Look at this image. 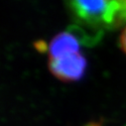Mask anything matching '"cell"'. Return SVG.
Listing matches in <instances>:
<instances>
[{
    "mask_svg": "<svg viewBox=\"0 0 126 126\" xmlns=\"http://www.w3.org/2000/svg\"><path fill=\"white\" fill-rule=\"evenodd\" d=\"M66 4L79 26L98 37L126 25V0H66Z\"/></svg>",
    "mask_w": 126,
    "mask_h": 126,
    "instance_id": "obj_1",
    "label": "cell"
},
{
    "mask_svg": "<svg viewBox=\"0 0 126 126\" xmlns=\"http://www.w3.org/2000/svg\"><path fill=\"white\" fill-rule=\"evenodd\" d=\"M98 36L88 33L79 26H72L68 30L57 34L48 45L50 59H57L72 54L81 53L83 44L95 42Z\"/></svg>",
    "mask_w": 126,
    "mask_h": 126,
    "instance_id": "obj_2",
    "label": "cell"
},
{
    "mask_svg": "<svg viewBox=\"0 0 126 126\" xmlns=\"http://www.w3.org/2000/svg\"><path fill=\"white\" fill-rule=\"evenodd\" d=\"M50 72L60 80L73 82L80 80L87 70V60L82 53L50 59Z\"/></svg>",
    "mask_w": 126,
    "mask_h": 126,
    "instance_id": "obj_3",
    "label": "cell"
},
{
    "mask_svg": "<svg viewBox=\"0 0 126 126\" xmlns=\"http://www.w3.org/2000/svg\"><path fill=\"white\" fill-rule=\"evenodd\" d=\"M119 46L121 51L126 55V26L121 32V35L119 38Z\"/></svg>",
    "mask_w": 126,
    "mask_h": 126,
    "instance_id": "obj_4",
    "label": "cell"
}]
</instances>
